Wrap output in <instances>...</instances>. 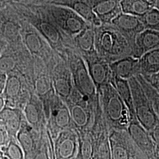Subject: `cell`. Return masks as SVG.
Segmentation results:
<instances>
[{"instance_id": "obj_1", "label": "cell", "mask_w": 159, "mask_h": 159, "mask_svg": "<svg viewBox=\"0 0 159 159\" xmlns=\"http://www.w3.org/2000/svg\"><path fill=\"white\" fill-rule=\"evenodd\" d=\"M94 31L97 52L108 63L133 56L127 40L111 24L95 26Z\"/></svg>"}, {"instance_id": "obj_2", "label": "cell", "mask_w": 159, "mask_h": 159, "mask_svg": "<svg viewBox=\"0 0 159 159\" xmlns=\"http://www.w3.org/2000/svg\"><path fill=\"white\" fill-rule=\"evenodd\" d=\"M98 93L109 130H127L130 121L129 111L115 88L108 83Z\"/></svg>"}, {"instance_id": "obj_3", "label": "cell", "mask_w": 159, "mask_h": 159, "mask_svg": "<svg viewBox=\"0 0 159 159\" xmlns=\"http://www.w3.org/2000/svg\"><path fill=\"white\" fill-rule=\"evenodd\" d=\"M64 102L69 108L74 129L81 132H90L94 120L95 110L100 102L99 96L97 100L93 101L74 87Z\"/></svg>"}, {"instance_id": "obj_4", "label": "cell", "mask_w": 159, "mask_h": 159, "mask_svg": "<svg viewBox=\"0 0 159 159\" xmlns=\"http://www.w3.org/2000/svg\"><path fill=\"white\" fill-rule=\"evenodd\" d=\"M66 61L72 75L74 88L84 96L95 101L99 95L84 59L76 50H67Z\"/></svg>"}, {"instance_id": "obj_5", "label": "cell", "mask_w": 159, "mask_h": 159, "mask_svg": "<svg viewBox=\"0 0 159 159\" xmlns=\"http://www.w3.org/2000/svg\"><path fill=\"white\" fill-rule=\"evenodd\" d=\"M43 6L58 27L73 39L89 24V23L70 8L49 4H44Z\"/></svg>"}, {"instance_id": "obj_6", "label": "cell", "mask_w": 159, "mask_h": 159, "mask_svg": "<svg viewBox=\"0 0 159 159\" xmlns=\"http://www.w3.org/2000/svg\"><path fill=\"white\" fill-rule=\"evenodd\" d=\"M137 120L146 130H152L159 121L153 107L136 77L128 80Z\"/></svg>"}, {"instance_id": "obj_7", "label": "cell", "mask_w": 159, "mask_h": 159, "mask_svg": "<svg viewBox=\"0 0 159 159\" xmlns=\"http://www.w3.org/2000/svg\"><path fill=\"white\" fill-rule=\"evenodd\" d=\"M46 120L47 129L53 140L61 131L74 129L68 106L56 94L51 97Z\"/></svg>"}, {"instance_id": "obj_8", "label": "cell", "mask_w": 159, "mask_h": 159, "mask_svg": "<svg viewBox=\"0 0 159 159\" xmlns=\"http://www.w3.org/2000/svg\"><path fill=\"white\" fill-rule=\"evenodd\" d=\"M109 141L111 159H148L127 130H109Z\"/></svg>"}, {"instance_id": "obj_9", "label": "cell", "mask_w": 159, "mask_h": 159, "mask_svg": "<svg viewBox=\"0 0 159 159\" xmlns=\"http://www.w3.org/2000/svg\"><path fill=\"white\" fill-rule=\"evenodd\" d=\"M51 74L56 94L65 102L74 88L72 75L67 61L59 56Z\"/></svg>"}, {"instance_id": "obj_10", "label": "cell", "mask_w": 159, "mask_h": 159, "mask_svg": "<svg viewBox=\"0 0 159 159\" xmlns=\"http://www.w3.org/2000/svg\"><path fill=\"white\" fill-rule=\"evenodd\" d=\"M82 58L85 61L89 74L98 93L103 86L110 83L112 72L110 63L100 57L97 51Z\"/></svg>"}, {"instance_id": "obj_11", "label": "cell", "mask_w": 159, "mask_h": 159, "mask_svg": "<svg viewBox=\"0 0 159 159\" xmlns=\"http://www.w3.org/2000/svg\"><path fill=\"white\" fill-rule=\"evenodd\" d=\"M53 142L56 159H73L78 156L79 139L74 129L61 131Z\"/></svg>"}, {"instance_id": "obj_12", "label": "cell", "mask_w": 159, "mask_h": 159, "mask_svg": "<svg viewBox=\"0 0 159 159\" xmlns=\"http://www.w3.org/2000/svg\"><path fill=\"white\" fill-rule=\"evenodd\" d=\"M111 24L127 40L133 54L137 36L145 30L140 17L121 12L114 19Z\"/></svg>"}, {"instance_id": "obj_13", "label": "cell", "mask_w": 159, "mask_h": 159, "mask_svg": "<svg viewBox=\"0 0 159 159\" xmlns=\"http://www.w3.org/2000/svg\"><path fill=\"white\" fill-rule=\"evenodd\" d=\"M127 131L137 147L148 159H154L155 148L148 131L141 125L137 119L131 120Z\"/></svg>"}, {"instance_id": "obj_14", "label": "cell", "mask_w": 159, "mask_h": 159, "mask_svg": "<svg viewBox=\"0 0 159 159\" xmlns=\"http://www.w3.org/2000/svg\"><path fill=\"white\" fill-rule=\"evenodd\" d=\"M93 0H49L47 4L64 6L73 10L87 23L94 26L101 25L100 21L93 11Z\"/></svg>"}, {"instance_id": "obj_15", "label": "cell", "mask_w": 159, "mask_h": 159, "mask_svg": "<svg viewBox=\"0 0 159 159\" xmlns=\"http://www.w3.org/2000/svg\"><path fill=\"white\" fill-rule=\"evenodd\" d=\"M44 131L39 133L29 125L27 121H23L17 135V139L23 148L25 159H30L37 148Z\"/></svg>"}, {"instance_id": "obj_16", "label": "cell", "mask_w": 159, "mask_h": 159, "mask_svg": "<svg viewBox=\"0 0 159 159\" xmlns=\"http://www.w3.org/2000/svg\"><path fill=\"white\" fill-rule=\"evenodd\" d=\"M24 116L27 122L35 130L39 133L44 131V125H47V120L42 103L38 97H31L26 103Z\"/></svg>"}, {"instance_id": "obj_17", "label": "cell", "mask_w": 159, "mask_h": 159, "mask_svg": "<svg viewBox=\"0 0 159 159\" xmlns=\"http://www.w3.org/2000/svg\"><path fill=\"white\" fill-rule=\"evenodd\" d=\"M92 7L101 24H111L122 12L121 0H93Z\"/></svg>"}, {"instance_id": "obj_18", "label": "cell", "mask_w": 159, "mask_h": 159, "mask_svg": "<svg viewBox=\"0 0 159 159\" xmlns=\"http://www.w3.org/2000/svg\"><path fill=\"white\" fill-rule=\"evenodd\" d=\"M159 48V32L144 30L137 36L133 50V57L139 59L148 51Z\"/></svg>"}, {"instance_id": "obj_19", "label": "cell", "mask_w": 159, "mask_h": 159, "mask_svg": "<svg viewBox=\"0 0 159 159\" xmlns=\"http://www.w3.org/2000/svg\"><path fill=\"white\" fill-rule=\"evenodd\" d=\"M94 27L89 23L85 29L73 38L75 50L82 57L96 52Z\"/></svg>"}, {"instance_id": "obj_20", "label": "cell", "mask_w": 159, "mask_h": 159, "mask_svg": "<svg viewBox=\"0 0 159 159\" xmlns=\"http://www.w3.org/2000/svg\"><path fill=\"white\" fill-rule=\"evenodd\" d=\"M23 115L20 108L8 106L0 111V121L4 125L10 137L17 138L23 122Z\"/></svg>"}, {"instance_id": "obj_21", "label": "cell", "mask_w": 159, "mask_h": 159, "mask_svg": "<svg viewBox=\"0 0 159 159\" xmlns=\"http://www.w3.org/2000/svg\"><path fill=\"white\" fill-rule=\"evenodd\" d=\"M112 73L123 79H130L140 74L139 59L133 56L121 58L110 63Z\"/></svg>"}, {"instance_id": "obj_22", "label": "cell", "mask_w": 159, "mask_h": 159, "mask_svg": "<svg viewBox=\"0 0 159 159\" xmlns=\"http://www.w3.org/2000/svg\"><path fill=\"white\" fill-rule=\"evenodd\" d=\"M23 82L20 77L11 72L7 74L6 86L3 96L6 100V106L16 107V104L20 101L23 96Z\"/></svg>"}, {"instance_id": "obj_23", "label": "cell", "mask_w": 159, "mask_h": 159, "mask_svg": "<svg viewBox=\"0 0 159 159\" xmlns=\"http://www.w3.org/2000/svg\"><path fill=\"white\" fill-rule=\"evenodd\" d=\"M110 84L115 88L120 96L125 103L129 111L130 120L137 119L133 106L132 93L128 80L121 79L112 73Z\"/></svg>"}, {"instance_id": "obj_24", "label": "cell", "mask_w": 159, "mask_h": 159, "mask_svg": "<svg viewBox=\"0 0 159 159\" xmlns=\"http://www.w3.org/2000/svg\"><path fill=\"white\" fill-rule=\"evenodd\" d=\"M140 74L148 77L159 72V48L148 51L139 58Z\"/></svg>"}, {"instance_id": "obj_25", "label": "cell", "mask_w": 159, "mask_h": 159, "mask_svg": "<svg viewBox=\"0 0 159 159\" xmlns=\"http://www.w3.org/2000/svg\"><path fill=\"white\" fill-rule=\"evenodd\" d=\"M122 12L142 17L153 8L148 0H121Z\"/></svg>"}, {"instance_id": "obj_26", "label": "cell", "mask_w": 159, "mask_h": 159, "mask_svg": "<svg viewBox=\"0 0 159 159\" xmlns=\"http://www.w3.org/2000/svg\"><path fill=\"white\" fill-rule=\"evenodd\" d=\"M94 143V157L97 159H111L109 141V130L93 137Z\"/></svg>"}, {"instance_id": "obj_27", "label": "cell", "mask_w": 159, "mask_h": 159, "mask_svg": "<svg viewBox=\"0 0 159 159\" xmlns=\"http://www.w3.org/2000/svg\"><path fill=\"white\" fill-rule=\"evenodd\" d=\"M75 131L79 139L80 159H93L94 154V143L90 133Z\"/></svg>"}, {"instance_id": "obj_28", "label": "cell", "mask_w": 159, "mask_h": 159, "mask_svg": "<svg viewBox=\"0 0 159 159\" xmlns=\"http://www.w3.org/2000/svg\"><path fill=\"white\" fill-rule=\"evenodd\" d=\"M151 103L154 111L159 120V93L145 79L141 74L135 76Z\"/></svg>"}, {"instance_id": "obj_29", "label": "cell", "mask_w": 159, "mask_h": 159, "mask_svg": "<svg viewBox=\"0 0 159 159\" xmlns=\"http://www.w3.org/2000/svg\"><path fill=\"white\" fill-rule=\"evenodd\" d=\"M0 149L8 159H25L23 148L16 137H10L8 143Z\"/></svg>"}, {"instance_id": "obj_30", "label": "cell", "mask_w": 159, "mask_h": 159, "mask_svg": "<svg viewBox=\"0 0 159 159\" xmlns=\"http://www.w3.org/2000/svg\"><path fill=\"white\" fill-rule=\"evenodd\" d=\"M30 159H52L50 145L47 133H43L38 146Z\"/></svg>"}, {"instance_id": "obj_31", "label": "cell", "mask_w": 159, "mask_h": 159, "mask_svg": "<svg viewBox=\"0 0 159 159\" xmlns=\"http://www.w3.org/2000/svg\"><path fill=\"white\" fill-rule=\"evenodd\" d=\"M145 30H152L159 31V11L156 8H152L140 17Z\"/></svg>"}, {"instance_id": "obj_32", "label": "cell", "mask_w": 159, "mask_h": 159, "mask_svg": "<svg viewBox=\"0 0 159 159\" xmlns=\"http://www.w3.org/2000/svg\"><path fill=\"white\" fill-rule=\"evenodd\" d=\"M16 67V61L10 55L0 56V73L8 74L11 72Z\"/></svg>"}, {"instance_id": "obj_33", "label": "cell", "mask_w": 159, "mask_h": 159, "mask_svg": "<svg viewBox=\"0 0 159 159\" xmlns=\"http://www.w3.org/2000/svg\"><path fill=\"white\" fill-rule=\"evenodd\" d=\"M155 148L154 159H159V121L152 130L148 131Z\"/></svg>"}, {"instance_id": "obj_34", "label": "cell", "mask_w": 159, "mask_h": 159, "mask_svg": "<svg viewBox=\"0 0 159 159\" xmlns=\"http://www.w3.org/2000/svg\"><path fill=\"white\" fill-rule=\"evenodd\" d=\"M10 140V136L4 125L0 121V148L6 146Z\"/></svg>"}, {"instance_id": "obj_35", "label": "cell", "mask_w": 159, "mask_h": 159, "mask_svg": "<svg viewBox=\"0 0 159 159\" xmlns=\"http://www.w3.org/2000/svg\"><path fill=\"white\" fill-rule=\"evenodd\" d=\"M159 93V72L148 77H143Z\"/></svg>"}, {"instance_id": "obj_36", "label": "cell", "mask_w": 159, "mask_h": 159, "mask_svg": "<svg viewBox=\"0 0 159 159\" xmlns=\"http://www.w3.org/2000/svg\"><path fill=\"white\" fill-rule=\"evenodd\" d=\"M7 77V74L0 73V95H2L4 91Z\"/></svg>"}, {"instance_id": "obj_37", "label": "cell", "mask_w": 159, "mask_h": 159, "mask_svg": "<svg viewBox=\"0 0 159 159\" xmlns=\"http://www.w3.org/2000/svg\"><path fill=\"white\" fill-rule=\"evenodd\" d=\"M154 8L159 11V0H148Z\"/></svg>"}, {"instance_id": "obj_38", "label": "cell", "mask_w": 159, "mask_h": 159, "mask_svg": "<svg viewBox=\"0 0 159 159\" xmlns=\"http://www.w3.org/2000/svg\"><path fill=\"white\" fill-rule=\"evenodd\" d=\"M6 106V100L3 95H0V111L3 109Z\"/></svg>"}, {"instance_id": "obj_39", "label": "cell", "mask_w": 159, "mask_h": 159, "mask_svg": "<svg viewBox=\"0 0 159 159\" xmlns=\"http://www.w3.org/2000/svg\"><path fill=\"white\" fill-rule=\"evenodd\" d=\"M0 159H8L4 155V154L3 153V152L1 149H0Z\"/></svg>"}, {"instance_id": "obj_40", "label": "cell", "mask_w": 159, "mask_h": 159, "mask_svg": "<svg viewBox=\"0 0 159 159\" xmlns=\"http://www.w3.org/2000/svg\"><path fill=\"white\" fill-rule=\"evenodd\" d=\"M39 1H43V2H44L46 4H47V3H48V2L49 1V0H39Z\"/></svg>"}, {"instance_id": "obj_41", "label": "cell", "mask_w": 159, "mask_h": 159, "mask_svg": "<svg viewBox=\"0 0 159 159\" xmlns=\"http://www.w3.org/2000/svg\"><path fill=\"white\" fill-rule=\"evenodd\" d=\"M4 1V0H0V7L2 4V3H3Z\"/></svg>"}, {"instance_id": "obj_42", "label": "cell", "mask_w": 159, "mask_h": 159, "mask_svg": "<svg viewBox=\"0 0 159 159\" xmlns=\"http://www.w3.org/2000/svg\"><path fill=\"white\" fill-rule=\"evenodd\" d=\"M80 159L79 157V155H78V156H77V157H75V158H74V159Z\"/></svg>"}, {"instance_id": "obj_43", "label": "cell", "mask_w": 159, "mask_h": 159, "mask_svg": "<svg viewBox=\"0 0 159 159\" xmlns=\"http://www.w3.org/2000/svg\"><path fill=\"white\" fill-rule=\"evenodd\" d=\"M93 159H97L96 157H93Z\"/></svg>"}, {"instance_id": "obj_44", "label": "cell", "mask_w": 159, "mask_h": 159, "mask_svg": "<svg viewBox=\"0 0 159 159\" xmlns=\"http://www.w3.org/2000/svg\"></svg>"}]
</instances>
